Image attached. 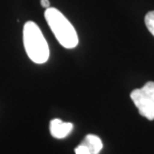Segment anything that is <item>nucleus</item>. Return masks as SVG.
Here are the masks:
<instances>
[{"mask_svg": "<svg viewBox=\"0 0 154 154\" xmlns=\"http://www.w3.org/2000/svg\"><path fill=\"white\" fill-rule=\"evenodd\" d=\"M45 20L55 37L63 47L74 48L78 44V35L69 20L56 8L49 7L44 12Z\"/></svg>", "mask_w": 154, "mask_h": 154, "instance_id": "f257e3e1", "label": "nucleus"}, {"mask_svg": "<svg viewBox=\"0 0 154 154\" xmlns=\"http://www.w3.org/2000/svg\"><path fill=\"white\" fill-rule=\"evenodd\" d=\"M23 44L28 57L34 63L43 64L49 59V47L42 31L33 21L23 26Z\"/></svg>", "mask_w": 154, "mask_h": 154, "instance_id": "f03ea898", "label": "nucleus"}, {"mask_svg": "<svg viewBox=\"0 0 154 154\" xmlns=\"http://www.w3.org/2000/svg\"><path fill=\"white\" fill-rule=\"evenodd\" d=\"M130 97L139 113L149 120L154 119V82H147L142 88L134 89Z\"/></svg>", "mask_w": 154, "mask_h": 154, "instance_id": "7ed1b4c3", "label": "nucleus"}, {"mask_svg": "<svg viewBox=\"0 0 154 154\" xmlns=\"http://www.w3.org/2000/svg\"><path fill=\"white\" fill-rule=\"evenodd\" d=\"M50 133L53 137L61 139L68 135L73 129V124L70 122H63L62 120L55 118L50 121Z\"/></svg>", "mask_w": 154, "mask_h": 154, "instance_id": "20e7f679", "label": "nucleus"}, {"mask_svg": "<svg viewBox=\"0 0 154 154\" xmlns=\"http://www.w3.org/2000/svg\"><path fill=\"white\" fill-rule=\"evenodd\" d=\"M81 143L84 144V145L87 147L90 154H99L103 147L101 139L94 134L86 135Z\"/></svg>", "mask_w": 154, "mask_h": 154, "instance_id": "39448f33", "label": "nucleus"}, {"mask_svg": "<svg viewBox=\"0 0 154 154\" xmlns=\"http://www.w3.org/2000/svg\"><path fill=\"white\" fill-rule=\"evenodd\" d=\"M145 25L150 33L154 36V11H150L145 15Z\"/></svg>", "mask_w": 154, "mask_h": 154, "instance_id": "423d86ee", "label": "nucleus"}, {"mask_svg": "<svg viewBox=\"0 0 154 154\" xmlns=\"http://www.w3.org/2000/svg\"><path fill=\"white\" fill-rule=\"evenodd\" d=\"M75 154H90V153H89L88 148L84 145V144L80 143L75 148Z\"/></svg>", "mask_w": 154, "mask_h": 154, "instance_id": "0eeeda50", "label": "nucleus"}, {"mask_svg": "<svg viewBox=\"0 0 154 154\" xmlns=\"http://www.w3.org/2000/svg\"><path fill=\"white\" fill-rule=\"evenodd\" d=\"M40 3H41L42 7H44L45 9H47V8L50 7V2H49V0H41Z\"/></svg>", "mask_w": 154, "mask_h": 154, "instance_id": "6e6552de", "label": "nucleus"}]
</instances>
